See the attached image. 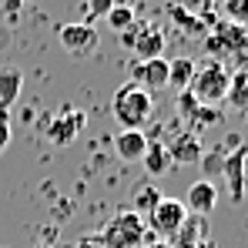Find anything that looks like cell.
Instances as JSON below:
<instances>
[{"label": "cell", "mask_w": 248, "mask_h": 248, "mask_svg": "<svg viewBox=\"0 0 248 248\" xmlns=\"http://www.w3.org/2000/svg\"><path fill=\"white\" fill-rule=\"evenodd\" d=\"M111 7H118L114 0H87V24L94 20V17H104Z\"/></svg>", "instance_id": "25"}, {"label": "cell", "mask_w": 248, "mask_h": 248, "mask_svg": "<svg viewBox=\"0 0 248 248\" xmlns=\"http://www.w3.org/2000/svg\"><path fill=\"white\" fill-rule=\"evenodd\" d=\"M168 155H171V165H198L202 161V155H205V148H202V138L195 134V131H178L171 141L165 144Z\"/></svg>", "instance_id": "9"}, {"label": "cell", "mask_w": 248, "mask_h": 248, "mask_svg": "<svg viewBox=\"0 0 248 248\" xmlns=\"http://www.w3.org/2000/svg\"><path fill=\"white\" fill-rule=\"evenodd\" d=\"M225 101H232L235 108L248 111V67H242V71L232 74V81H228V97H225Z\"/></svg>", "instance_id": "18"}, {"label": "cell", "mask_w": 248, "mask_h": 248, "mask_svg": "<svg viewBox=\"0 0 248 248\" xmlns=\"http://www.w3.org/2000/svg\"><path fill=\"white\" fill-rule=\"evenodd\" d=\"M148 134L144 131H118V138H114V151H118V158L121 161H141L144 158V151H148Z\"/></svg>", "instance_id": "13"}, {"label": "cell", "mask_w": 248, "mask_h": 248, "mask_svg": "<svg viewBox=\"0 0 248 248\" xmlns=\"http://www.w3.org/2000/svg\"><path fill=\"white\" fill-rule=\"evenodd\" d=\"M171 20L188 34V37H205L208 31H215V20L211 17H195L191 10H185V7H171Z\"/></svg>", "instance_id": "14"}, {"label": "cell", "mask_w": 248, "mask_h": 248, "mask_svg": "<svg viewBox=\"0 0 248 248\" xmlns=\"http://www.w3.org/2000/svg\"><path fill=\"white\" fill-rule=\"evenodd\" d=\"M245 185H248V155H245Z\"/></svg>", "instance_id": "30"}, {"label": "cell", "mask_w": 248, "mask_h": 248, "mask_svg": "<svg viewBox=\"0 0 248 248\" xmlns=\"http://www.w3.org/2000/svg\"><path fill=\"white\" fill-rule=\"evenodd\" d=\"M225 155H228V148H215V151H208V158L202 155V161H198V165L205 168V178H208V181L221 178V165H225Z\"/></svg>", "instance_id": "22"}, {"label": "cell", "mask_w": 248, "mask_h": 248, "mask_svg": "<svg viewBox=\"0 0 248 248\" xmlns=\"http://www.w3.org/2000/svg\"><path fill=\"white\" fill-rule=\"evenodd\" d=\"M84 111H78V108H61L54 118H47V138L54 141V144H71L78 134H81V127H84Z\"/></svg>", "instance_id": "6"}, {"label": "cell", "mask_w": 248, "mask_h": 248, "mask_svg": "<svg viewBox=\"0 0 248 248\" xmlns=\"http://www.w3.org/2000/svg\"><path fill=\"white\" fill-rule=\"evenodd\" d=\"M141 165H144V171H148L151 178H161V174L171 171V155H168L165 144L151 141V144H148V151H144V158H141Z\"/></svg>", "instance_id": "16"}, {"label": "cell", "mask_w": 248, "mask_h": 248, "mask_svg": "<svg viewBox=\"0 0 248 248\" xmlns=\"http://www.w3.org/2000/svg\"><path fill=\"white\" fill-rule=\"evenodd\" d=\"M191 78H195V61L191 57H174L168 61V87H174L178 94L191 87Z\"/></svg>", "instance_id": "15"}, {"label": "cell", "mask_w": 248, "mask_h": 248, "mask_svg": "<svg viewBox=\"0 0 248 248\" xmlns=\"http://www.w3.org/2000/svg\"><path fill=\"white\" fill-rule=\"evenodd\" d=\"M144 218L138 211H118L108 225H104V235L101 242L108 248H138L141 238H144Z\"/></svg>", "instance_id": "4"}, {"label": "cell", "mask_w": 248, "mask_h": 248, "mask_svg": "<svg viewBox=\"0 0 248 248\" xmlns=\"http://www.w3.org/2000/svg\"><path fill=\"white\" fill-rule=\"evenodd\" d=\"M185 218H188V208L181 205L178 198H161L158 208L144 218V228H148L151 235H158L161 242H171V238L178 235V228L185 225Z\"/></svg>", "instance_id": "5"}, {"label": "cell", "mask_w": 248, "mask_h": 248, "mask_svg": "<svg viewBox=\"0 0 248 248\" xmlns=\"http://www.w3.org/2000/svg\"><path fill=\"white\" fill-rule=\"evenodd\" d=\"M111 111L121 124V131H141L144 124L155 118V101L144 87L138 84H124L114 91V101H111Z\"/></svg>", "instance_id": "1"}, {"label": "cell", "mask_w": 248, "mask_h": 248, "mask_svg": "<svg viewBox=\"0 0 248 248\" xmlns=\"http://www.w3.org/2000/svg\"><path fill=\"white\" fill-rule=\"evenodd\" d=\"M20 3H24V0H3V10H7V14L14 17V14L20 10Z\"/></svg>", "instance_id": "27"}, {"label": "cell", "mask_w": 248, "mask_h": 248, "mask_svg": "<svg viewBox=\"0 0 248 248\" xmlns=\"http://www.w3.org/2000/svg\"><path fill=\"white\" fill-rule=\"evenodd\" d=\"M225 17L248 24V0H225Z\"/></svg>", "instance_id": "24"}, {"label": "cell", "mask_w": 248, "mask_h": 248, "mask_svg": "<svg viewBox=\"0 0 248 248\" xmlns=\"http://www.w3.org/2000/svg\"><path fill=\"white\" fill-rule=\"evenodd\" d=\"M0 124H10V108L7 104H0Z\"/></svg>", "instance_id": "28"}, {"label": "cell", "mask_w": 248, "mask_h": 248, "mask_svg": "<svg viewBox=\"0 0 248 248\" xmlns=\"http://www.w3.org/2000/svg\"><path fill=\"white\" fill-rule=\"evenodd\" d=\"M228 81H232V71L215 61V57H205V64H195V78H191V94L198 104H211L218 108L225 97H228Z\"/></svg>", "instance_id": "2"}, {"label": "cell", "mask_w": 248, "mask_h": 248, "mask_svg": "<svg viewBox=\"0 0 248 248\" xmlns=\"http://www.w3.org/2000/svg\"><path fill=\"white\" fill-rule=\"evenodd\" d=\"M57 41H61V47H64L71 57H87V54L97 47V31H94L87 20H81V24H64L61 34H57Z\"/></svg>", "instance_id": "7"}, {"label": "cell", "mask_w": 248, "mask_h": 248, "mask_svg": "<svg viewBox=\"0 0 248 248\" xmlns=\"http://www.w3.org/2000/svg\"><path fill=\"white\" fill-rule=\"evenodd\" d=\"M20 91H24V74L17 67H3L0 71V104L14 108V101L20 97Z\"/></svg>", "instance_id": "17"}, {"label": "cell", "mask_w": 248, "mask_h": 248, "mask_svg": "<svg viewBox=\"0 0 248 248\" xmlns=\"http://www.w3.org/2000/svg\"><path fill=\"white\" fill-rule=\"evenodd\" d=\"M221 121V108H211V104H202L195 114H191V121H188V131H205V127H211V124Z\"/></svg>", "instance_id": "21"}, {"label": "cell", "mask_w": 248, "mask_h": 248, "mask_svg": "<svg viewBox=\"0 0 248 248\" xmlns=\"http://www.w3.org/2000/svg\"><path fill=\"white\" fill-rule=\"evenodd\" d=\"M218 202V185L215 181H208V178H198L195 185H188V195H185V208H188V215H205L215 208Z\"/></svg>", "instance_id": "11"}, {"label": "cell", "mask_w": 248, "mask_h": 248, "mask_svg": "<svg viewBox=\"0 0 248 248\" xmlns=\"http://www.w3.org/2000/svg\"><path fill=\"white\" fill-rule=\"evenodd\" d=\"M104 17H108V27H111V31H118V34H124V31L138 20V17H134V10H131V3H118V7H111Z\"/></svg>", "instance_id": "20"}, {"label": "cell", "mask_w": 248, "mask_h": 248, "mask_svg": "<svg viewBox=\"0 0 248 248\" xmlns=\"http://www.w3.org/2000/svg\"><path fill=\"white\" fill-rule=\"evenodd\" d=\"M144 248H171V242H161V238H158V242H148Z\"/></svg>", "instance_id": "29"}, {"label": "cell", "mask_w": 248, "mask_h": 248, "mask_svg": "<svg viewBox=\"0 0 248 248\" xmlns=\"http://www.w3.org/2000/svg\"><path fill=\"white\" fill-rule=\"evenodd\" d=\"M215 37L228 54H248V24L242 20H221L215 24Z\"/></svg>", "instance_id": "12"}, {"label": "cell", "mask_w": 248, "mask_h": 248, "mask_svg": "<svg viewBox=\"0 0 248 248\" xmlns=\"http://www.w3.org/2000/svg\"><path fill=\"white\" fill-rule=\"evenodd\" d=\"M7 144H10V124H0V155L7 151Z\"/></svg>", "instance_id": "26"}, {"label": "cell", "mask_w": 248, "mask_h": 248, "mask_svg": "<svg viewBox=\"0 0 248 248\" xmlns=\"http://www.w3.org/2000/svg\"><path fill=\"white\" fill-rule=\"evenodd\" d=\"M198 108H202V104L195 101V94H191V91H181V94H178V114H181L185 121H191V114H195Z\"/></svg>", "instance_id": "23"}, {"label": "cell", "mask_w": 248, "mask_h": 248, "mask_svg": "<svg viewBox=\"0 0 248 248\" xmlns=\"http://www.w3.org/2000/svg\"><path fill=\"white\" fill-rule=\"evenodd\" d=\"M131 78H134L138 87H144L148 94H151V91H161V87H168V61L165 57L138 61V64L131 67Z\"/></svg>", "instance_id": "10"}, {"label": "cell", "mask_w": 248, "mask_h": 248, "mask_svg": "<svg viewBox=\"0 0 248 248\" xmlns=\"http://www.w3.org/2000/svg\"><path fill=\"white\" fill-rule=\"evenodd\" d=\"M114 3H127V0H114Z\"/></svg>", "instance_id": "31"}, {"label": "cell", "mask_w": 248, "mask_h": 248, "mask_svg": "<svg viewBox=\"0 0 248 248\" xmlns=\"http://www.w3.org/2000/svg\"><path fill=\"white\" fill-rule=\"evenodd\" d=\"M161 202V191H158V185H141L138 191H134V211L141 215V218H148L155 208Z\"/></svg>", "instance_id": "19"}, {"label": "cell", "mask_w": 248, "mask_h": 248, "mask_svg": "<svg viewBox=\"0 0 248 248\" xmlns=\"http://www.w3.org/2000/svg\"><path fill=\"white\" fill-rule=\"evenodd\" d=\"M121 44L138 57V61H151V57H161V50H165V34H161V27L151 24V20H134L121 34Z\"/></svg>", "instance_id": "3"}, {"label": "cell", "mask_w": 248, "mask_h": 248, "mask_svg": "<svg viewBox=\"0 0 248 248\" xmlns=\"http://www.w3.org/2000/svg\"><path fill=\"white\" fill-rule=\"evenodd\" d=\"M245 155H248V144H235V151L225 155V165H221V178L232 191V202H245Z\"/></svg>", "instance_id": "8"}]
</instances>
